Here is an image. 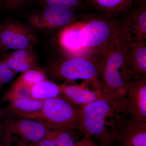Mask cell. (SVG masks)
Listing matches in <instances>:
<instances>
[{
	"label": "cell",
	"instance_id": "13",
	"mask_svg": "<svg viewBox=\"0 0 146 146\" xmlns=\"http://www.w3.org/2000/svg\"><path fill=\"white\" fill-rule=\"evenodd\" d=\"M115 145L117 146H146V122L129 117L120 133Z\"/></svg>",
	"mask_w": 146,
	"mask_h": 146
},
{
	"label": "cell",
	"instance_id": "8",
	"mask_svg": "<svg viewBox=\"0 0 146 146\" xmlns=\"http://www.w3.org/2000/svg\"><path fill=\"white\" fill-rule=\"evenodd\" d=\"M37 38L24 24L9 20L0 25V45L4 52L33 47Z\"/></svg>",
	"mask_w": 146,
	"mask_h": 146
},
{
	"label": "cell",
	"instance_id": "27",
	"mask_svg": "<svg viewBox=\"0 0 146 146\" xmlns=\"http://www.w3.org/2000/svg\"><path fill=\"white\" fill-rule=\"evenodd\" d=\"M0 146H12L11 144H8L5 143H3L2 142H0ZM30 146L29 145V144H18L17 146Z\"/></svg>",
	"mask_w": 146,
	"mask_h": 146
},
{
	"label": "cell",
	"instance_id": "7",
	"mask_svg": "<svg viewBox=\"0 0 146 146\" xmlns=\"http://www.w3.org/2000/svg\"><path fill=\"white\" fill-rule=\"evenodd\" d=\"M120 34L129 42L146 39V0H134L132 6L115 18Z\"/></svg>",
	"mask_w": 146,
	"mask_h": 146
},
{
	"label": "cell",
	"instance_id": "23",
	"mask_svg": "<svg viewBox=\"0 0 146 146\" xmlns=\"http://www.w3.org/2000/svg\"><path fill=\"white\" fill-rule=\"evenodd\" d=\"M16 74L5 63L0 60V87L11 81Z\"/></svg>",
	"mask_w": 146,
	"mask_h": 146
},
{
	"label": "cell",
	"instance_id": "4",
	"mask_svg": "<svg viewBox=\"0 0 146 146\" xmlns=\"http://www.w3.org/2000/svg\"><path fill=\"white\" fill-rule=\"evenodd\" d=\"M103 55L65 57L50 64L48 70L54 78L66 81L83 80L100 91V72Z\"/></svg>",
	"mask_w": 146,
	"mask_h": 146
},
{
	"label": "cell",
	"instance_id": "3",
	"mask_svg": "<svg viewBox=\"0 0 146 146\" xmlns=\"http://www.w3.org/2000/svg\"><path fill=\"white\" fill-rule=\"evenodd\" d=\"M82 107L70 102L61 96L44 101L40 110L31 113L12 111L19 117L36 120L50 130L76 129L81 126Z\"/></svg>",
	"mask_w": 146,
	"mask_h": 146
},
{
	"label": "cell",
	"instance_id": "2",
	"mask_svg": "<svg viewBox=\"0 0 146 146\" xmlns=\"http://www.w3.org/2000/svg\"><path fill=\"white\" fill-rule=\"evenodd\" d=\"M129 43L119 33L110 43L103 55L99 77L103 96H126L127 79L125 62Z\"/></svg>",
	"mask_w": 146,
	"mask_h": 146
},
{
	"label": "cell",
	"instance_id": "28",
	"mask_svg": "<svg viewBox=\"0 0 146 146\" xmlns=\"http://www.w3.org/2000/svg\"><path fill=\"white\" fill-rule=\"evenodd\" d=\"M82 140H79L77 141L76 142L74 146H82Z\"/></svg>",
	"mask_w": 146,
	"mask_h": 146
},
{
	"label": "cell",
	"instance_id": "15",
	"mask_svg": "<svg viewBox=\"0 0 146 146\" xmlns=\"http://www.w3.org/2000/svg\"><path fill=\"white\" fill-rule=\"evenodd\" d=\"M25 98L45 101L60 96L59 85L46 79L31 86H26L24 90Z\"/></svg>",
	"mask_w": 146,
	"mask_h": 146
},
{
	"label": "cell",
	"instance_id": "22",
	"mask_svg": "<svg viewBox=\"0 0 146 146\" xmlns=\"http://www.w3.org/2000/svg\"><path fill=\"white\" fill-rule=\"evenodd\" d=\"M9 54L18 60L36 63V56L33 52V47L16 50Z\"/></svg>",
	"mask_w": 146,
	"mask_h": 146
},
{
	"label": "cell",
	"instance_id": "12",
	"mask_svg": "<svg viewBox=\"0 0 146 146\" xmlns=\"http://www.w3.org/2000/svg\"><path fill=\"white\" fill-rule=\"evenodd\" d=\"M125 66L127 81L146 77L145 41L128 43Z\"/></svg>",
	"mask_w": 146,
	"mask_h": 146
},
{
	"label": "cell",
	"instance_id": "26",
	"mask_svg": "<svg viewBox=\"0 0 146 146\" xmlns=\"http://www.w3.org/2000/svg\"><path fill=\"white\" fill-rule=\"evenodd\" d=\"M82 140V146H100L92 140L91 136L88 134H84Z\"/></svg>",
	"mask_w": 146,
	"mask_h": 146
},
{
	"label": "cell",
	"instance_id": "24",
	"mask_svg": "<svg viewBox=\"0 0 146 146\" xmlns=\"http://www.w3.org/2000/svg\"><path fill=\"white\" fill-rule=\"evenodd\" d=\"M30 0H1L3 6L7 10H14L23 5Z\"/></svg>",
	"mask_w": 146,
	"mask_h": 146
},
{
	"label": "cell",
	"instance_id": "1",
	"mask_svg": "<svg viewBox=\"0 0 146 146\" xmlns=\"http://www.w3.org/2000/svg\"><path fill=\"white\" fill-rule=\"evenodd\" d=\"M126 96L114 94L82 107L80 136L88 134L100 146H115L129 118Z\"/></svg>",
	"mask_w": 146,
	"mask_h": 146
},
{
	"label": "cell",
	"instance_id": "20",
	"mask_svg": "<svg viewBox=\"0 0 146 146\" xmlns=\"http://www.w3.org/2000/svg\"><path fill=\"white\" fill-rule=\"evenodd\" d=\"M44 7H54L75 11L83 6L82 0H38Z\"/></svg>",
	"mask_w": 146,
	"mask_h": 146
},
{
	"label": "cell",
	"instance_id": "30",
	"mask_svg": "<svg viewBox=\"0 0 146 146\" xmlns=\"http://www.w3.org/2000/svg\"><path fill=\"white\" fill-rule=\"evenodd\" d=\"M2 127L1 125L0 124V132H1V131L2 130Z\"/></svg>",
	"mask_w": 146,
	"mask_h": 146
},
{
	"label": "cell",
	"instance_id": "25",
	"mask_svg": "<svg viewBox=\"0 0 146 146\" xmlns=\"http://www.w3.org/2000/svg\"><path fill=\"white\" fill-rule=\"evenodd\" d=\"M33 146H56L52 131H50L46 135L37 143L33 144Z\"/></svg>",
	"mask_w": 146,
	"mask_h": 146
},
{
	"label": "cell",
	"instance_id": "17",
	"mask_svg": "<svg viewBox=\"0 0 146 146\" xmlns=\"http://www.w3.org/2000/svg\"><path fill=\"white\" fill-rule=\"evenodd\" d=\"M44 101L28 98H18L9 102L7 110L18 111L23 113H31L40 110Z\"/></svg>",
	"mask_w": 146,
	"mask_h": 146
},
{
	"label": "cell",
	"instance_id": "6",
	"mask_svg": "<svg viewBox=\"0 0 146 146\" xmlns=\"http://www.w3.org/2000/svg\"><path fill=\"white\" fill-rule=\"evenodd\" d=\"M18 117L10 118L7 120L2 129L1 142L11 144L16 141L18 144L33 145L50 131L44 125L36 120Z\"/></svg>",
	"mask_w": 146,
	"mask_h": 146
},
{
	"label": "cell",
	"instance_id": "11",
	"mask_svg": "<svg viewBox=\"0 0 146 146\" xmlns=\"http://www.w3.org/2000/svg\"><path fill=\"white\" fill-rule=\"evenodd\" d=\"M126 97L129 116L146 122V77L127 81Z\"/></svg>",
	"mask_w": 146,
	"mask_h": 146
},
{
	"label": "cell",
	"instance_id": "29",
	"mask_svg": "<svg viewBox=\"0 0 146 146\" xmlns=\"http://www.w3.org/2000/svg\"><path fill=\"white\" fill-rule=\"evenodd\" d=\"M5 53L4 51L2 49L1 47V45H0V57H1V56L3 55V54H4Z\"/></svg>",
	"mask_w": 146,
	"mask_h": 146
},
{
	"label": "cell",
	"instance_id": "21",
	"mask_svg": "<svg viewBox=\"0 0 146 146\" xmlns=\"http://www.w3.org/2000/svg\"><path fill=\"white\" fill-rule=\"evenodd\" d=\"M1 60L17 74L23 73L29 69L36 67V63L18 60L11 56L9 54L5 53L3 54L2 59Z\"/></svg>",
	"mask_w": 146,
	"mask_h": 146
},
{
	"label": "cell",
	"instance_id": "31",
	"mask_svg": "<svg viewBox=\"0 0 146 146\" xmlns=\"http://www.w3.org/2000/svg\"><path fill=\"white\" fill-rule=\"evenodd\" d=\"M3 113L2 110H0V115H1Z\"/></svg>",
	"mask_w": 146,
	"mask_h": 146
},
{
	"label": "cell",
	"instance_id": "14",
	"mask_svg": "<svg viewBox=\"0 0 146 146\" xmlns=\"http://www.w3.org/2000/svg\"><path fill=\"white\" fill-rule=\"evenodd\" d=\"M58 85L60 96L73 104L82 107L104 96L99 90L91 91L82 86L68 85L66 83Z\"/></svg>",
	"mask_w": 146,
	"mask_h": 146
},
{
	"label": "cell",
	"instance_id": "5",
	"mask_svg": "<svg viewBox=\"0 0 146 146\" xmlns=\"http://www.w3.org/2000/svg\"><path fill=\"white\" fill-rule=\"evenodd\" d=\"M83 18L81 38L83 46L91 52L103 55L119 34L116 19L103 14Z\"/></svg>",
	"mask_w": 146,
	"mask_h": 146
},
{
	"label": "cell",
	"instance_id": "9",
	"mask_svg": "<svg viewBox=\"0 0 146 146\" xmlns=\"http://www.w3.org/2000/svg\"><path fill=\"white\" fill-rule=\"evenodd\" d=\"M74 10L59 7H44L33 14L29 19L34 27L42 30L63 29L77 21Z\"/></svg>",
	"mask_w": 146,
	"mask_h": 146
},
{
	"label": "cell",
	"instance_id": "18",
	"mask_svg": "<svg viewBox=\"0 0 146 146\" xmlns=\"http://www.w3.org/2000/svg\"><path fill=\"white\" fill-rule=\"evenodd\" d=\"M47 79V73L43 68L35 67L22 73L14 83L31 86Z\"/></svg>",
	"mask_w": 146,
	"mask_h": 146
},
{
	"label": "cell",
	"instance_id": "10",
	"mask_svg": "<svg viewBox=\"0 0 146 146\" xmlns=\"http://www.w3.org/2000/svg\"><path fill=\"white\" fill-rule=\"evenodd\" d=\"M83 18L61 29L58 35V45L65 57L89 56L99 54L91 52L84 47L82 42L81 31Z\"/></svg>",
	"mask_w": 146,
	"mask_h": 146
},
{
	"label": "cell",
	"instance_id": "19",
	"mask_svg": "<svg viewBox=\"0 0 146 146\" xmlns=\"http://www.w3.org/2000/svg\"><path fill=\"white\" fill-rule=\"evenodd\" d=\"M56 146H74L80 136L76 129H59L51 130Z\"/></svg>",
	"mask_w": 146,
	"mask_h": 146
},
{
	"label": "cell",
	"instance_id": "16",
	"mask_svg": "<svg viewBox=\"0 0 146 146\" xmlns=\"http://www.w3.org/2000/svg\"><path fill=\"white\" fill-rule=\"evenodd\" d=\"M91 6L105 16L116 18L133 4L134 0H86Z\"/></svg>",
	"mask_w": 146,
	"mask_h": 146
}]
</instances>
